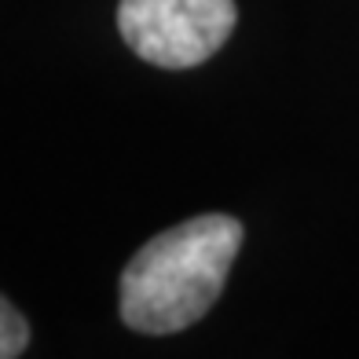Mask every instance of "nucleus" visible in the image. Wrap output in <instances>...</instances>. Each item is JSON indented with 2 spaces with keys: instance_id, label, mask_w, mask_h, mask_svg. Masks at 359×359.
Segmentation results:
<instances>
[{
  "instance_id": "obj_1",
  "label": "nucleus",
  "mask_w": 359,
  "mask_h": 359,
  "mask_svg": "<svg viewBox=\"0 0 359 359\" xmlns=\"http://www.w3.org/2000/svg\"><path fill=\"white\" fill-rule=\"evenodd\" d=\"M242 220L205 213L154 235L121 271V319L136 334H180L217 304L242 250Z\"/></svg>"
},
{
  "instance_id": "obj_2",
  "label": "nucleus",
  "mask_w": 359,
  "mask_h": 359,
  "mask_svg": "<svg viewBox=\"0 0 359 359\" xmlns=\"http://www.w3.org/2000/svg\"><path fill=\"white\" fill-rule=\"evenodd\" d=\"M238 22L235 0H121L118 29L133 52L161 70L213 59Z\"/></svg>"
},
{
  "instance_id": "obj_3",
  "label": "nucleus",
  "mask_w": 359,
  "mask_h": 359,
  "mask_svg": "<svg viewBox=\"0 0 359 359\" xmlns=\"http://www.w3.org/2000/svg\"><path fill=\"white\" fill-rule=\"evenodd\" d=\"M29 345V323L8 297H0V359H19Z\"/></svg>"
}]
</instances>
